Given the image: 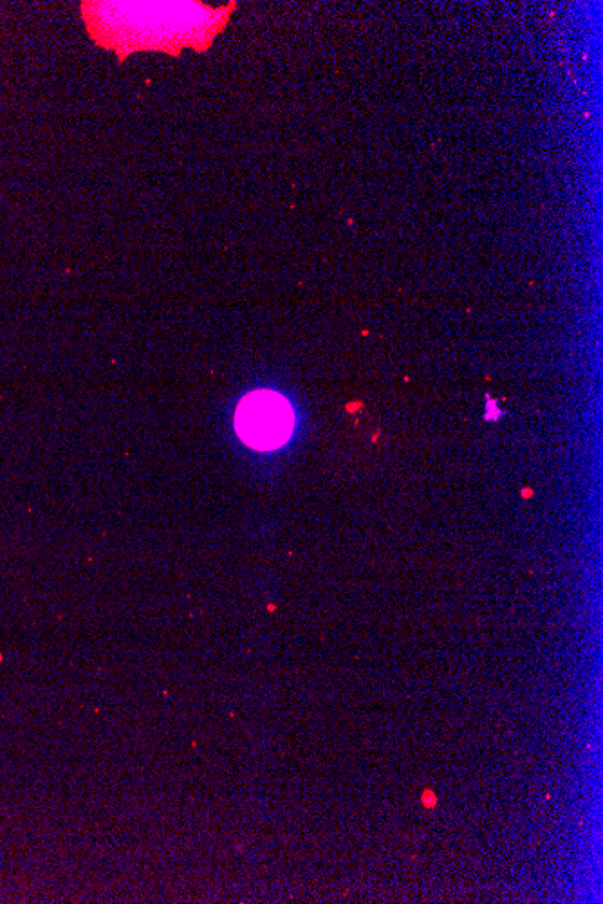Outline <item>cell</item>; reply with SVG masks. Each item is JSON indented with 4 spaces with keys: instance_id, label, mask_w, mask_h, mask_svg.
<instances>
[{
    "instance_id": "6da1fadb",
    "label": "cell",
    "mask_w": 603,
    "mask_h": 904,
    "mask_svg": "<svg viewBox=\"0 0 603 904\" xmlns=\"http://www.w3.org/2000/svg\"><path fill=\"white\" fill-rule=\"evenodd\" d=\"M233 8L214 10L201 2H84L82 17L94 42L123 62L136 51L176 56L185 47L206 51Z\"/></svg>"
},
{
    "instance_id": "7a4b0ae2",
    "label": "cell",
    "mask_w": 603,
    "mask_h": 904,
    "mask_svg": "<svg viewBox=\"0 0 603 904\" xmlns=\"http://www.w3.org/2000/svg\"><path fill=\"white\" fill-rule=\"evenodd\" d=\"M235 430L253 450H277L295 430L293 406L275 390L250 392L237 406Z\"/></svg>"
}]
</instances>
